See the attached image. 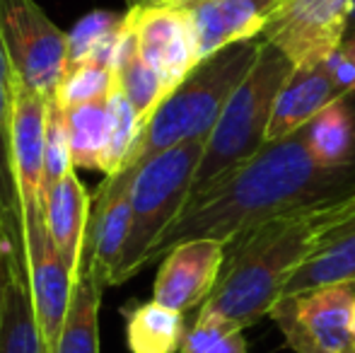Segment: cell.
Here are the masks:
<instances>
[{
    "instance_id": "484cf974",
    "label": "cell",
    "mask_w": 355,
    "mask_h": 353,
    "mask_svg": "<svg viewBox=\"0 0 355 353\" xmlns=\"http://www.w3.org/2000/svg\"><path fill=\"white\" fill-rule=\"evenodd\" d=\"M123 24V15L109 12V10H92L75 22L68 32V63L87 61L112 34H116Z\"/></svg>"
},
{
    "instance_id": "603a6c76",
    "label": "cell",
    "mask_w": 355,
    "mask_h": 353,
    "mask_svg": "<svg viewBox=\"0 0 355 353\" xmlns=\"http://www.w3.org/2000/svg\"><path fill=\"white\" fill-rule=\"evenodd\" d=\"M336 283H355V230L341 235L322 252H317L309 261H304L288 278L281 298L312 291V288L336 286Z\"/></svg>"
},
{
    "instance_id": "5bb4252c",
    "label": "cell",
    "mask_w": 355,
    "mask_h": 353,
    "mask_svg": "<svg viewBox=\"0 0 355 353\" xmlns=\"http://www.w3.org/2000/svg\"><path fill=\"white\" fill-rule=\"evenodd\" d=\"M187 12L198 58H208L237 42L259 39L283 0H159Z\"/></svg>"
},
{
    "instance_id": "30bf717a",
    "label": "cell",
    "mask_w": 355,
    "mask_h": 353,
    "mask_svg": "<svg viewBox=\"0 0 355 353\" xmlns=\"http://www.w3.org/2000/svg\"><path fill=\"white\" fill-rule=\"evenodd\" d=\"M24 230H27L29 268L27 291L32 295L34 317H37L44 346H46V353H51L63 329V322H66L68 307H71L75 281L66 261L61 259L58 250L53 247L46 223H44V211L27 213L24 216Z\"/></svg>"
},
{
    "instance_id": "9a60e30c",
    "label": "cell",
    "mask_w": 355,
    "mask_h": 353,
    "mask_svg": "<svg viewBox=\"0 0 355 353\" xmlns=\"http://www.w3.org/2000/svg\"><path fill=\"white\" fill-rule=\"evenodd\" d=\"M49 99L15 78L12 99V160L22 211H44V153H46Z\"/></svg>"
},
{
    "instance_id": "1f68e13d",
    "label": "cell",
    "mask_w": 355,
    "mask_h": 353,
    "mask_svg": "<svg viewBox=\"0 0 355 353\" xmlns=\"http://www.w3.org/2000/svg\"><path fill=\"white\" fill-rule=\"evenodd\" d=\"M346 37H355V0H353V10H351V22H348V34Z\"/></svg>"
},
{
    "instance_id": "83f0119b",
    "label": "cell",
    "mask_w": 355,
    "mask_h": 353,
    "mask_svg": "<svg viewBox=\"0 0 355 353\" xmlns=\"http://www.w3.org/2000/svg\"><path fill=\"white\" fill-rule=\"evenodd\" d=\"M232 332H242V329L230 325L225 317L198 310L196 322L187 329V336H184L182 346H179V353H208L218 341H223Z\"/></svg>"
},
{
    "instance_id": "836d02e7",
    "label": "cell",
    "mask_w": 355,
    "mask_h": 353,
    "mask_svg": "<svg viewBox=\"0 0 355 353\" xmlns=\"http://www.w3.org/2000/svg\"><path fill=\"white\" fill-rule=\"evenodd\" d=\"M351 332H353V339H355V305H353V312H351Z\"/></svg>"
},
{
    "instance_id": "d6986e66",
    "label": "cell",
    "mask_w": 355,
    "mask_h": 353,
    "mask_svg": "<svg viewBox=\"0 0 355 353\" xmlns=\"http://www.w3.org/2000/svg\"><path fill=\"white\" fill-rule=\"evenodd\" d=\"M300 133L319 165L355 167V94L329 104Z\"/></svg>"
},
{
    "instance_id": "7402d4cb",
    "label": "cell",
    "mask_w": 355,
    "mask_h": 353,
    "mask_svg": "<svg viewBox=\"0 0 355 353\" xmlns=\"http://www.w3.org/2000/svg\"><path fill=\"white\" fill-rule=\"evenodd\" d=\"M104 288L83 273L51 353H99V307Z\"/></svg>"
},
{
    "instance_id": "e575fe53",
    "label": "cell",
    "mask_w": 355,
    "mask_h": 353,
    "mask_svg": "<svg viewBox=\"0 0 355 353\" xmlns=\"http://www.w3.org/2000/svg\"><path fill=\"white\" fill-rule=\"evenodd\" d=\"M155 3H159V0H155Z\"/></svg>"
},
{
    "instance_id": "e0dca14e",
    "label": "cell",
    "mask_w": 355,
    "mask_h": 353,
    "mask_svg": "<svg viewBox=\"0 0 355 353\" xmlns=\"http://www.w3.org/2000/svg\"><path fill=\"white\" fill-rule=\"evenodd\" d=\"M348 97L341 87L334 83L327 63H312V66L293 68L285 85L281 87L273 107V117L268 123V141H278L290 133L307 126L319 112L338 99Z\"/></svg>"
},
{
    "instance_id": "4fadbf2b",
    "label": "cell",
    "mask_w": 355,
    "mask_h": 353,
    "mask_svg": "<svg viewBox=\"0 0 355 353\" xmlns=\"http://www.w3.org/2000/svg\"><path fill=\"white\" fill-rule=\"evenodd\" d=\"M12 66L0 42V237L10 271L22 286H27V230H24V211L12 160Z\"/></svg>"
},
{
    "instance_id": "7c38bea8",
    "label": "cell",
    "mask_w": 355,
    "mask_h": 353,
    "mask_svg": "<svg viewBox=\"0 0 355 353\" xmlns=\"http://www.w3.org/2000/svg\"><path fill=\"white\" fill-rule=\"evenodd\" d=\"M225 257L227 245L220 240H189L172 247L155 276L153 300L177 312L201 307L218 286Z\"/></svg>"
},
{
    "instance_id": "f1b7e54d",
    "label": "cell",
    "mask_w": 355,
    "mask_h": 353,
    "mask_svg": "<svg viewBox=\"0 0 355 353\" xmlns=\"http://www.w3.org/2000/svg\"><path fill=\"white\" fill-rule=\"evenodd\" d=\"M324 63H327L334 83H336L348 97L355 94V37L343 39L341 46H338Z\"/></svg>"
},
{
    "instance_id": "2e32d148",
    "label": "cell",
    "mask_w": 355,
    "mask_h": 353,
    "mask_svg": "<svg viewBox=\"0 0 355 353\" xmlns=\"http://www.w3.org/2000/svg\"><path fill=\"white\" fill-rule=\"evenodd\" d=\"M92 196L75 175V167L49 189L44 198V223L51 235L53 247L66 261L73 281L78 283L85 273V242H87Z\"/></svg>"
},
{
    "instance_id": "f546056e",
    "label": "cell",
    "mask_w": 355,
    "mask_h": 353,
    "mask_svg": "<svg viewBox=\"0 0 355 353\" xmlns=\"http://www.w3.org/2000/svg\"><path fill=\"white\" fill-rule=\"evenodd\" d=\"M208 353H249V344L242 332H232L223 341H218Z\"/></svg>"
},
{
    "instance_id": "d4e9b609",
    "label": "cell",
    "mask_w": 355,
    "mask_h": 353,
    "mask_svg": "<svg viewBox=\"0 0 355 353\" xmlns=\"http://www.w3.org/2000/svg\"><path fill=\"white\" fill-rule=\"evenodd\" d=\"M114 80H116V73L112 68L102 66V63H94V61L71 63L63 71V78L51 99L66 112V109L78 107V104L107 97L109 89L114 87Z\"/></svg>"
},
{
    "instance_id": "cb8c5ba5",
    "label": "cell",
    "mask_w": 355,
    "mask_h": 353,
    "mask_svg": "<svg viewBox=\"0 0 355 353\" xmlns=\"http://www.w3.org/2000/svg\"><path fill=\"white\" fill-rule=\"evenodd\" d=\"M116 78H119V85H121L123 94H126L128 102H131L133 112H136L138 121L145 126V123L150 121V117L157 112V107L169 94L162 78L155 73L153 66H148V63L143 61L138 49L123 61V66L116 71Z\"/></svg>"
},
{
    "instance_id": "277c9868",
    "label": "cell",
    "mask_w": 355,
    "mask_h": 353,
    "mask_svg": "<svg viewBox=\"0 0 355 353\" xmlns=\"http://www.w3.org/2000/svg\"><path fill=\"white\" fill-rule=\"evenodd\" d=\"M290 73H293V63L273 44L261 39L257 63L247 73L242 85L234 89L218 123L213 126L211 136L206 138L201 165L196 170V179H193L187 203L203 196L208 189L232 175L237 167L252 160L266 146L276 97Z\"/></svg>"
},
{
    "instance_id": "d6a6232c",
    "label": "cell",
    "mask_w": 355,
    "mask_h": 353,
    "mask_svg": "<svg viewBox=\"0 0 355 353\" xmlns=\"http://www.w3.org/2000/svg\"><path fill=\"white\" fill-rule=\"evenodd\" d=\"M128 3V8H131V5H148V3H155V0H126Z\"/></svg>"
},
{
    "instance_id": "ffe728a7",
    "label": "cell",
    "mask_w": 355,
    "mask_h": 353,
    "mask_svg": "<svg viewBox=\"0 0 355 353\" xmlns=\"http://www.w3.org/2000/svg\"><path fill=\"white\" fill-rule=\"evenodd\" d=\"M123 320L131 353H179L189 329L184 312L172 310L157 300L123 307Z\"/></svg>"
},
{
    "instance_id": "9c48e42d",
    "label": "cell",
    "mask_w": 355,
    "mask_h": 353,
    "mask_svg": "<svg viewBox=\"0 0 355 353\" xmlns=\"http://www.w3.org/2000/svg\"><path fill=\"white\" fill-rule=\"evenodd\" d=\"M123 22L136 37L138 53L162 78L167 92L201 63L191 22L174 3L131 5Z\"/></svg>"
},
{
    "instance_id": "7a4b0ae2",
    "label": "cell",
    "mask_w": 355,
    "mask_h": 353,
    "mask_svg": "<svg viewBox=\"0 0 355 353\" xmlns=\"http://www.w3.org/2000/svg\"><path fill=\"white\" fill-rule=\"evenodd\" d=\"M351 230L355 191L261 223L227 247L218 286L198 310L225 317L237 329L257 325L278 302L288 278Z\"/></svg>"
},
{
    "instance_id": "44dd1931",
    "label": "cell",
    "mask_w": 355,
    "mask_h": 353,
    "mask_svg": "<svg viewBox=\"0 0 355 353\" xmlns=\"http://www.w3.org/2000/svg\"><path fill=\"white\" fill-rule=\"evenodd\" d=\"M0 353H46L37 317H34L32 295L27 286L12 276L8 266L0 307Z\"/></svg>"
},
{
    "instance_id": "3957f363",
    "label": "cell",
    "mask_w": 355,
    "mask_h": 353,
    "mask_svg": "<svg viewBox=\"0 0 355 353\" xmlns=\"http://www.w3.org/2000/svg\"><path fill=\"white\" fill-rule=\"evenodd\" d=\"M261 39L237 42L203 58L145 123L123 172H138L150 157L189 141H206L225 104L257 63Z\"/></svg>"
},
{
    "instance_id": "8992f818",
    "label": "cell",
    "mask_w": 355,
    "mask_h": 353,
    "mask_svg": "<svg viewBox=\"0 0 355 353\" xmlns=\"http://www.w3.org/2000/svg\"><path fill=\"white\" fill-rule=\"evenodd\" d=\"M0 42L12 76L44 97H53L68 63V34L37 0H0Z\"/></svg>"
},
{
    "instance_id": "8fae6325",
    "label": "cell",
    "mask_w": 355,
    "mask_h": 353,
    "mask_svg": "<svg viewBox=\"0 0 355 353\" xmlns=\"http://www.w3.org/2000/svg\"><path fill=\"white\" fill-rule=\"evenodd\" d=\"M133 177L136 172L104 177L102 187L92 193V216L85 242V276L102 288L114 286V276L128 240Z\"/></svg>"
},
{
    "instance_id": "4dcf8cb0",
    "label": "cell",
    "mask_w": 355,
    "mask_h": 353,
    "mask_svg": "<svg viewBox=\"0 0 355 353\" xmlns=\"http://www.w3.org/2000/svg\"><path fill=\"white\" fill-rule=\"evenodd\" d=\"M5 273H8V257H5L3 237H0V307H3V288H5Z\"/></svg>"
},
{
    "instance_id": "6da1fadb",
    "label": "cell",
    "mask_w": 355,
    "mask_h": 353,
    "mask_svg": "<svg viewBox=\"0 0 355 353\" xmlns=\"http://www.w3.org/2000/svg\"><path fill=\"white\" fill-rule=\"evenodd\" d=\"M351 191H355V167L319 165L300 131L266 141L252 160L184 206L153 247L150 261L189 240H220L230 247L271 218Z\"/></svg>"
},
{
    "instance_id": "ac0fdd59",
    "label": "cell",
    "mask_w": 355,
    "mask_h": 353,
    "mask_svg": "<svg viewBox=\"0 0 355 353\" xmlns=\"http://www.w3.org/2000/svg\"><path fill=\"white\" fill-rule=\"evenodd\" d=\"M66 131L73 165L109 177L114 131H116L109 94L66 109Z\"/></svg>"
},
{
    "instance_id": "5b68a950",
    "label": "cell",
    "mask_w": 355,
    "mask_h": 353,
    "mask_svg": "<svg viewBox=\"0 0 355 353\" xmlns=\"http://www.w3.org/2000/svg\"><path fill=\"white\" fill-rule=\"evenodd\" d=\"M206 141H189L157 153L131 182V227L114 286L150 264V252L184 211L201 165Z\"/></svg>"
},
{
    "instance_id": "ba28073f",
    "label": "cell",
    "mask_w": 355,
    "mask_h": 353,
    "mask_svg": "<svg viewBox=\"0 0 355 353\" xmlns=\"http://www.w3.org/2000/svg\"><path fill=\"white\" fill-rule=\"evenodd\" d=\"M353 0H283L261 39L278 49L293 68L324 63L346 39Z\"/></svg>"
},
{
    "instance_id": "4316f807",
    "label": "cell",
    "mask_w": 355,
    "mask_h": 353,
    "mask_svg": "<svg viewBox=\"0 0 355 353\" xmlns=\"http://www.w3.org/2000/svg\"><path fill=\"white\" fill-rule=\"evenodd\" d=\"M44 198L49 189L63 175L73 170L71 146H68L66 131V112L53 99H49V117H46V153H44Z\"/></svg>"
},
{
    "instance_id": "52a82bcc",
    "label": "cell",
    "mask_w": 355,
    "mask_h": 353,
    "mask_svg": "<svg viewBox=\"0 0 355 353\" xmlns=\"http://www.w3.org/2000/svg\"><path fill=\"white\" fill-rule=\"evenodd\" d=\"M353 305L355 283H336L278 298L268 317L295 353H355Z\"/></svg>"
}]
</instances>
